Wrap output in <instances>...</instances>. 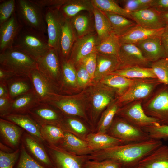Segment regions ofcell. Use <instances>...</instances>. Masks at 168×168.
<instances>
[{
  "label": "cell",
  "instance_id": "1",
  "mask_svg": "<svg viewBox=\"0 0 168 168\" xmlns=\"http://www.w3.org/2000/svg\"><path fill=\"white\" fill-rule=\"evenodd\" d=\"M163 144L161 140L151 139L138 142L123 144L93 152L87 156L88 160H111L122 166V168L134 167L143 158Z\"/></svg>",
  "mask_w": 168,
  "mask_h": 168
},
{
  "label": "cell",
  "instance_id": "2",
  "mask_svg": "<svg viewBox=\"0 0 168 168\" xmlns=\"http://www.w3.org/2000/svg\"><path fill=\"white\" fill-rule=\"evenodd\" d=\"M13 47L22 51L35 60L51 48L45 34L24 26L16 38Z\"/></svg>",
  "mask_w": 168,
  "mask_h": 168
},
{
  "label": "cell",
  "instance_id": "3",
  "mask_svg": "<svg viewBox=\"0 0 168 168\" xmlns=\"http://www.w3.org/2000/svg\"><path fill=\"white\" fill-rule=\"evenodd\" d=\"M0 67L17 76H29L31 71L38 69L36 60L13 47L0 53Z\"/></svg>",
  "mask_w": 168,
  "mask_h": 168
},
{
  "label": "cell",
  "instance_id": "4",
  "mask_svg": "<svg viewBox=\"0 0 168 168\" xmlns=\"http://www.w3.org/2000/svg\"><path fill=\"white\" fill-rule=\"evenodd\" d=\"M16 13L23 26L45 34L47 26L44 9L33 0H16Z\"/></svg>",
  "mask_w": 168,
  "mask_h": 168
},
{
  "label": "cell",
  "instance_id": "5",
  "mask_svg": "<svg viewBox=\"0 0 168 168\" xmlns=\"http://www.w3.org/2000/svg\"><path fill=\"white\" fill-rule=\"evenodd\" d=\"M106 133L121 140L125 144L142 142L151 139L143 129L120 117L114 119Z\"/></svg>",
  "mask_w": 168,
  "mask_h": 168
},
{
  "label": "cell",
  "instance_id": "6",
  "mask_svg": "<svg viewBox=\"0 0 168 168\" xmlns=\"http://www.w3.org/2000/svg\"><path fill=\"white\" fill-rule=\"evenodd\" d=\"M116 114L131 124L142 129L160 125L156 119L146 114L141 100L132 102L120 108Z\"/></svg>",
  "mask_w": 168,
  "mask_h": 168
},
{
  "label": "cell",
  "instance_id": "7",
  "mask_svg": "<svg viewBox=\"0 0 168 168\" xmlns=\"http://www.w3.org/2000/svg\"><path fill=\"white\" fill-rule=\"evenodd\" d=\"M162 84L157 79L140 78L134 81L126 91L119 96L121 105L141 100L148 96L154 90Z\"/></svg>",
  "mask_w": 168,
  "mask_h": 168
},
{
  "label": "cell",
  "instance_id": "8",
  "mask_svg": "<svg viewBox=\"0 0 168 168\" xmlns=\"http://www.w3.org/2000/svg\"><path fill=\"white\" fill-rule=\"evenodd\" d=\"M60 59L58 51L51 48L44 55L36 60L38 70L57 88L61 77Z\"/></svg>",
  "mask_w": 168,
  "mask_h": 168
},
{
  "label": "cell",
  "instance_id": "9",
  "mask_svg": "<svg viewBox=\"0 0 168 168\" xmlns=\"http://www.w3.org/2000/svg\"><path fill=\"white\" fill-rule=\"evenodd\" d=\"M167 86L165 85L148 102L142 105L146 114L156 119L160 125H168V86Z\"/></svg>",
  "mask_w": 168,
  "mask_h": 168
},
{
  "label": "cell",
  "instance_id": "10",
  "mask_svg": "<svg viewBox=\"0 0 168 168\" xmlns=\"http://www.w3.org/2000/svg\"><path fill=\"white\" fill-rule=\"evenodd\" d=\"M54 168H82L87 156H78L70 153L59 146L44 143Z\"/></svg>",
  "mask_w": 168,
  "mask_h": 168
},
{
  "label": "cell",
  "instance_id": "11",
  "mask_svg": "<svg viewBox=\"0 0 168 168\" xmlns=\"http://www.w3.org/2000/svg\"><path fill=\"white\" fill-rule=\"evenodd\" d=\"M28 76L32 82L33 91L39 103H49L60 96L58 93V88L38 69L31 71Z\"/></svg>",
  "mask_w": 168,
  "mask_h": 168
},
{
  "label": "cell",
  "instance_id": "12",
  "mask_svg": "<svg viewBox=\"0 0 168 168\" xmlns=\"http://www.w3.org/2000/svg\"><path fill=\"white\" fill-rule=\"evenodd\" d=\"M44 14L49 45L50 48L58 51L62 27L65 18L58 8H46Z\"/></svg>",
  "mask_w": 168,
  "mask_h": 168
},
{
  "label": "cell",
  "instance_id": "13",
  "mask_svg": "<svg viewBox=\"0 0 168 168\" xmlns=\"http://www.w3.org/2000/svg\"><path fill=\"white\" fill-rule=\"evenodd\" d=\"M100 42L95 32L77 38L73 44L68 60L75 66L79 64L85 58L96 52V48Z\"/></svg>",
  "mask_w": 168,
  "mask_h": 168
},
{
  "label": "cell",
  "instance_id": "14",
  "mask_svg": "<svg viewBox=\"0 0 168 168\" xmlns=\"http://www.w3.org/2000/svg\"><path fill=\"white\" fill-rule=\"evenodd\" d=\"M28 114L40 126L51 124L59 126L64 116L60 110L49 103H39Z\"/></svg>",
  "mask_w": 168,
  "mask_h": 168
},
{
  "label": "cell",
  "instance_id": "15",
  "mask_svg": "<svg viewBox=\"0 0 168 168\" xmlns=\"http://www.w3.org/2000/svg\"><path fill=\"white\" fill-rule=\"evenodd\" d=\"M93 86L91 92L92 110L93 117L95 119L114 99L116 91L99 82Z\"/></svg>",
  "mask_w": 168,
  "mask_h": 168
},
{
  "label": "cell",
  "instance_id": "16",
  "mask_svg": "<svg viewBox=\"0 0 168 168\" xmlns=\"http://www.w3.org/2000/svg\"><path fill=\"white\" fill-rule=\"evenodd\" d=\"M21 141L30 155L40 164L47 168H54L44 143L26 132Z\"/></svg>",
  "mask_w": 168,
  "mask_h": 168
},
{
  "label": "cell",
  "instance_id": "17",
  "mask_svg": "<svg viewBox=\"0 0 168 168\" xmlns=\"http://www.w3.org/2000/svg\"><path fill=\"white\" fill-rule=\"evenodd\" d=\"M132 20L137 25L151 29L164 28L166 24L161 13L149 7L130 13Z\"/></svg>",
  "mask_w": 168,
  "mask_h": 168
},
{
  "label": "cell",
  "instance_id": "18",
  "mask_svg": "<svg viewBox=\"0 0 168 168\" xmlns=\"http://www.w3.org/2000/svg\"><path fill=\"white\" fill-rule=\"evenodd\" d=\"M22 27L16 12L9 20L0 25V53L13 47Z\"/></svg>",
  "mask_w": 168,
  "mask_h": 168
},
{
  "label": "cell",
  "instance_id": "19",
  "mask_svg": "<svg viewBox=\"0 0 168 168\" xmlns=\"http://www.w3.org/2000/svg\"><path fill=\"white\" fill-rule=\"evenodd\" d=\"M118 57L121 63L119 68L136 66L151 67L152 63L145 58L140 49L134 44L121 45Z\"/></svg>",
  "mask_w": 168,
  "mask_h": 168
},
{
  "label": "cell",
  "instance_id": "20",
  "mask_svg": "<svg viewBox=\"0 0 168 168\" xmlns=\"http://www.w3.org/2000/svg\"><path fill=\"white\" fill-rule=\"evenodd\" d=\"M134 44L145 58L151 63L167 57L161 36L149 38Z\"/></svg>",
  "mask_w": 168,
  "mask_h": 168
},
{
  "label": "cell",
  "instance_id": "21",
  "mask_svg": "<svg viewBox=\"0 0 168 168\" xmlns=\"http://www.w3.org/2000/svg\"><path fill=\"white\" fill-rule=\"evenodd\" d=\"M24 131L15 124L0 118L1 138L6 145L13 150L19 148V146Z\"/></svg>",
  "mask_w": 168,
  "mask_h": 168
},
{
  "label": "cell",
  "instance_id": "22",
  "mask_svg": "<svg viewBox=\"0 0 168 168\" xmlns=\"http://www.w3.org/2000/svg\"><path fill=\"white\" fill-rule=\"evenodd\" d=\"M1 118L17 125L26 132L44 144L41 135V126L28 114H9Z\"/></svg>",
  "mask_w": 168,
  "mask_h": 168
},
{
  "label": "cell",
  "instance_id": "23",
  "mask_svg": "<svg viewBox=\"0 0 168 168\" xmlns=\"http://www.w3.org/2000/svg\"><path fill=\"white\" fill-rule=\"evenodd\" d=\"M58 146L78 156H87L93 152L86 141L65 131L64 137Z\"/></svg>",
  "mask_w": 168,
  "mask_h": 168
},
{
  "label": "cell",
  "instance_id": "24",
  "mask_svg": "<svg viewBox=\"0 0 168 168\" xmlns=\"http://www.w3.org/2000/svg\"><path fill=\"white\" fill-rule=\"evenodd\" d=\"M49 104L60 110L64 116H77L83 118L86 117L82 105L71 97L60 95Z\"/></svg>",
  "mask_w": 168,
  "mask_h": 168
},
{
  "label": "cell",
  "instance_id": "25",
  "mask_svg": "<svg viewBox=\"0 0 168 168\" xmlns=\"http://www.w3.org/2000/svg\"><path fill=\"white\" fill-rule=\"evenodd\" d=\"M97 66L94 80L99 82L106 76L119 69L120 62L118 57L96 53Z\"/></svg>",
  "mask_w": 168,
  "mask_h": 168
},
{
  "label": "cell",
  "instance_id": "26",
  "mask_svg": "<svg viewBox=\"0 0 168 168\" xmlns=\"http://www.w3.org/2000/svg\"><path fill=\"white\" fill-rule=\"evenodd\" d=\"M164 28L151 29L137 25L126 33L119 37L121 45L135 44L149 38L160 36Z\"/></svg>",
  "mask_w": 168,
  "mask_h": 168
},
{
  "label": "cell",
  "instance_id": "27",
  "mask_svg": "<svg viewBox=\"0 0 168 168\" xmlns=\"http://www.w3.org/2000/svg\"><path fill=\"white\" fill-rule=\"evenodd\" d=\"M77 39L70 20L65 19L62 26L58 51L61 60L68 59Z\"/></svg>",
  "mask_w": 168,
  "mask_h": 168
},
{
  "label": "cell",
  "instance_id": "28",
  "mask_svg": "<svg viewBox=\"0 0 168 168\" xmlns=\"http://www.w3.org/2000/svg\"><path fill=\"white\" fill-rule=\"evenodd\" d=\"M140 168H168V146L162 144L141 161Z\"/></svg>",
  "mask_w": 168,
  "mask_h": 168
},
{
  "label": "cell",
  "instance_id": "29",
  "mask_svg": "<svg viewBox=\"0 0 168 168\" xmlns=\"http://www.w3.org/2000/svg\"><path fill=\"white\" fill-rule=\"evenodd\" d=\"M85 140L93 152L125 144L121 140L106 133L91 132L87 136Z\"/></svg>",
  "mask_w": 168,
  "mask_h": 168
},
{
  "label": "cell",
  "instance_id": "30",
  "mask_svg": "<svg viewBox=\"0 0 168 168\" xmlns=\"http://www.w3.org/2000/svg\"><path fill=\"white\" fill-rule=\"evenodd\" d=\"M94 8L91 0H66L59 10L64 18L70 19L84 11L92 13Z\"/></svg>",
  "mask_w": 168,
  "mask_h": 168
},
{
  "label": "cell",
  "instance_id": "31",
  "mask_svg": "<svg viewBox=\"0 0 168 168\" xmlns=\"http://www.w3.org/2000/svg\"><path fill=\"white\" fill-rule=\"evenodd\" d=\"M9 97L12 99L33 91L28 76H15L6 82Z\"/></svg>",
  "mask_w": 168,
  "mask_h": 168
},
{
  "label": "cell",
  "instance_id": "32",
  "mask_svg": "<svg viewBox=\"0 0 168 168\" xmlns=\"http://www.w3.org/2000/svg\"><path fill=\"white\" fill-rule=\"evenodd\" d=\"M39 103L33 91L21 95L12 99L8 114H28Z\"/></svg>",
  "mask_w": 168,
  "mask_h": 168
},
{
  "label": "cell",
  "instance_id": "33",
  "mask_svg": "<svg viewBox=\"0 0 168 168\" xmlns=\"http://www.w3.org/2000/svg\"><path fill=\"white\" fill-rule=\"evenodd\" d=\"M70 20L77 39L95 32L94 24L89 13L81 12Z\"/></svg>",
  "mask_w": 168,
  "mask_h": 168
},
{
  "label": "cell",
  "instance_id": "34",
  "mask_svg": "<svg viewBox=\"0 0 168 168\" xmlns=\"http://www.w3.org/2000/svg\"><path fill=\"white\" fill-rule=\"evenodd\" d=\"M102 12L108 20L113 32L119 37L137 25L132 20L122 15L110 12Z\"/></svg>",
  "mask_w": 168,
  "mask_h": 168
},
{
  "label": "cell",
  "instance_id": "35",
  "mask_svg": "<svg viewBox=\"0 0 168 168\" xmlns=\"http://www.w3.org/2000/svg\"><path fill=\"white\" fill-rule=\"evenodd\" d=\"M118 98L114 99L102 114L96 128L97 133H106L120 108Z\"/></svg>",
  "mask_w": 168,
  "mask_h": 168
},
{
  "label": "cell",
  "instance_id": "36",
  "mask_svg": "<svg viewBox=\"0 0 168 168\" xmlns=\"http://www.w3.org/2000/svg\"><path fill=\"white\" fill-rule=\"evenodd\" d=\"M58 126L64 131L85 141L87 136L91 133L88 128L82 122L72 116H64Z\"/></svg>",
  "mask_w": 168,
  "mask_h": 168
},
{
  "label": "cell",
  "instance_id": "37",
  "mask_svg": "<svg viewBox=\"0 0 168 168\" xmlns=\"http://www.w3.org/2000/svg\"><path fill=\"white\" fill-rule=\"evenodd\" d=\"M110 74L119 75L132 79H157L151 68L137 66L121 68Z\"/></svg>",
  "mask_w": 168,
  "mask_h": 168
},
{
  "label": "cell",
  "instance_id": "38",
  "mask_svg": "<svg viewBox=\"0 0 168 168\" xmlns=\"http://www.w3.org/2000/svg\"><path fill=\"white\" fill-rule=\"evenodd\" d=\"M62 73L61 87L68 90L77 86V71L75 65L69 60H61Z\"/></svg>",
  "mask_w": 168,
  "mask_h": 168
},
{
  "label": "cell",
  "instance_id": "39",
  "mask_svg": "<svg viewBox=\"0 0 168 168\" xmlns=\"http://www.w3.org/2000/svg\"><path fill=\"white\" fill-rule=\"evenodd\" d=\"M95 29L101 42L113 32L110 23L103 12L94 7L92 11Z\"/></svg>",
  "mask_w": 168,
  "mask_h": 168
},
{
  "label": "cell",
  "instance_id": "40",
  "mask_svg": "<svg viewBox=\"0 0 168 168\" xmlns=\"http://www.w3.org/2000/svg\"><path fill=\"white\" fill-rule=\"evenodd\" d=\"M65 131L57 125L45 124L41 126L40 133L44 144L58 146L63 138Z\"/></svg>",
  "mask_w": 168,
  "mask_h": 168
},
{
  "label": "cell",
  "instance_id": "41",
  "mask_svg": "<svg viewBox=\"0 0 168 168\" xmlns=\"http://www.w3.org/2000/svg\"><path fill=\"white\" fill-rule=\"evenodd\" d=\"M133 81L134 79L119 75L110 74L99 82L115 89L120 96L126 91Z\"/></svg>",
  "mask_w": 168,
  "mask_h": 168
},
{
  "label": "cell",
  "instance_id": "42",
  "mask_svg": "<svg viewBox=\"0 0 168 168\" xmlns=\"http://www.w3.org/2000/svg\"><path fill=\"white\" fill-rule=\"evenodd\" d=\"M121 45L119 37L113 32L96 46L95 51L102 54L118 57Z\"/></svg>",
  "mask_w": 168,
  "mask_h": 168
},
{
  "label": "cell",
  "instance_id": "43",
  "mask_svg": "<svg viewBox=\"0 0 168 168\" xmlns=\"http://www.w3.org/2000/svg\"><path fill=\"white\" fill-rule=\"evenodd\" d=\"M94 7L102 12L118 14L132 20L130 13L113 0H91Z\"/></svg>",
  "mask_w": 168,
  "mask_h": 168
},
{
  "label": "cell",
  "instance_id": "44",
  "mask_svg": "<svg viewBox=\"0 0 168 168\" xmlns=\"http://www.w3.org/2000/svg\"><path fill=\"white\" fill-rule=\"evenodd\" d=\"M150 68L158 80L162 84L168 86V58L152 62Z\"/></svg>",
  "mask_w": 168,
  "mask_h": 168
},
{
  "label": "cell",
  "instance_id": "45",
  "mask_svg": "<svg viewBox=\"0 0 168 168\" xmlns=\"http://www.w3.org/2000/svg\"><path fill=\"white\" fill-rule=\"evenodd\" d=\"M20 148V156L16 168H47L36 161L28 153L22 142Z\"/></svg>",
  "mask_w": 168,
  "mask_h": 168
},
{
  "label": "cell",
  "instance_id": "46",
  "mask_svg": "<svg viewBox=\"0 0 168 168\" xmlns=\"http://www.w3.org/2000/svg\"><path fill=\"white\" fill-rule=\"evenodd\" d=\"M16 1L1 0L0 3V25L9 20L15 12Z\"/></svg>",
  "mask_w": 168,
  "mask_h": 168
},
{
  "label": "cell",
  "instance_id": "47",
  "mask_svg": "<svg viewBox=\"0 0 168 168\" xmlns=\"http://www.w3.org/2000/svg\"><path fill=\"white\" fill-rule=\"evenodd\" d=\"M20 148L11 152H6L0 150V168H13L19 159Z\"/></svg>",
  "mask_w": 168,
  "mask_h": 168
},
{
  "label": "cell",
  "instance_id": "48",
  "mask_svg": "<svg viewBox=\"0 0 168 168\" xmlns=\"http://www.w3.org/2000/svg\"><path fill=\"white\" fill-rule=\"evenodd\" d=\"M143 129L148 134L151 139L160 140L168 138V125L151 126Z\"/></svg>",
  "mask_w": 168,
  "mask_h": 168
},
{
  "label": "cell",
  "instance_id": "49",
  "mask_svg": "<svg viewBox=\"0 0 168 168\" xmlns=\"http://www.w3.org/2000/svg\"><path fill=\"white\" fill-rule=\"evenodd\" d=\"M119 163L111 160L96 161L87 159L82 168H122Z\"/></svg>",
  "mask_w": 168,
  "mask_h": 168
},
{
  "label": "cell",
  "instance_id": "50",
  "mask_svg": "<svg viewBox=\"0 0 168 168\" xmlns=\"http://www.w3.org/2000/svg\"><path fill=\"white\" fill-rule=\"evenodd\" d=\"M96 53H92L85 58L80 63L84 66L88 72L92 81L94 80L96 68Z\"/></svg>",
  "mask_w": 168,
  "mask_h": 168
},
{
  "label": "cell",
  "instance_id": "51",
  "mask_svg": "<svg viewBox=\"0 0 168 168\" xmlns=\"http://www.w3.org/2000/svg\"><path fill=\"white\" fill-rule=\"evenodd\" d=\"M77 86L83 87L92 81L90 75L84 66L80 64L77 65Z\"/></svg>",
  "mask_w": 168,
  "mask_h": 168
},
{
  "label": "cell",
  "instance_id": "52",
  "mask_svg": "<svg viewBox=\"0 0 168 168\" xmlns=\"http://www.w3.org/2000/svg\"><path fill=\"white\" fill-rule=\"evenodd\" d=\"M123 8L129 13L135 12L145 8L140 3L138 0H121Z\"/></svg>",
  "mask_w": 168,
  "mask_h": 168
},
{
  "label": "cell",
  "instance_id": "53",
  "mask_svg": "<svg viewBox=\"0 0 168 168\" xmlns=\"http://www.w3.org/2000/svg\"><path fill=\"white\" fill-rule=\"evenodd\" d=\"M33 1L44 9L47 8H59L66 0H34Z\"/></svg>",
  "mask_w": 168,
  "mask_h": 168
},
{
  "label": "cell",
  "instance_id": "54",
  "mask_svg": "<svg viewBox=\"0 0 168 168\" xmlns=\"http://www.w3.org/2000/svg\"><path fill=\"white\" fill-rule=\"evenodd\" d=\"M12 100L10 97L0 98V118H2L8 114Z\"/></svg>",
  "mask_w": 168,
  "mask_h": 168
},
{
  "label": "cell",
  "instance_id": "55",
  "mask_svg": "<svg viewBox=\"0 0 168 168\" xmlns=\"http://www.w3.org/2000/svg\"><path fill=\"white\" fill-rule=\"evenodd\" d=\"M150 7L161 13L168 12V0H153Z\"/></svg>",
  "mask_w": 168,
  "mask_h": 168
},
{
  "label": "cell",
  "instance_id": "56",
  "mask_svg": "<svg viewBox=\"0 0 168 168\" xmlns=\"http://www.w3.org/2000/svg\"><path fill=\"white\" fill-rule=\"evenodd\" d=\"M16 75L13 72L0 67V82H6Z\"/></svg>",
  "mask_w": 168,
  "mask_h": 168
},
{
  "label": "cell",
  "instance_id": "57",
  "mask_svg": "<svg viewBox=\"0 0 168 168\" xmlns=\"http://www.w3.org/2000/svg\"><path fill=\"white\" fill-rule=\"evenodd\" d=\"M161 39L168 58V24L166 25L161 36Z\"/></svg>",
  "mask_w": 168,
  "mask_h": 168
},
{
  "label": "cell",
  "instance_id": "58",
  "mask_svg": "<svg viewBox=\"0 0 168 168\" xmlns=\"http://www.w3.org/2000/svg\"><path fill=\"white\" fill-rule=\"evenodd\" d=\"M9 97L8 87L6 82H0V98Z\"/></svg>",
  "mask_w": 168,
  "mask_h": 168
},
{
  "label": "cell",
  "instance_id": "59",
  "mask_svg": "<svg viewBox=\"0 0 168 168\" xmlns=\"http://www.w3.org/2000/svg\"><path fill=\"white\" fill-rule=\"evenodd\" d=\"M0 150L6 152H11L14 151L13 150L9 147L6 146V145H4L1 142L0 144Z\"/></svg>",
  "mask_w": 168,
  "mask_h": 168
},
{
  "label": "cell",
  "instance_id": "60",
  "mask_svg": "<svg viewBox=\"0 0 168 168\" xmlns=\"http://www.w3.org/2000/svg\"><path fill=\"white\" fill-rule=\"evenodd\" d=\"M161 14L166 25L168 24V12L161 13Z\"/></svg>",
  "mask_w": 168,
  "mask_h": 168
},
{
  "label": "cell",
  "instance_id": "61",
  "mask_svg": "<svg viewBox=\"0 0 168 168\" xmlns=\"http://www.w3.org/2000/svg\"><path fill=\"white\" fill-rule=\"evenodd\" d=\"M140 168L138 166L134 167H131V168Z\"/></svg>",
  "mask_w": 168,
  "mask_h": 168
}]
</instances>
